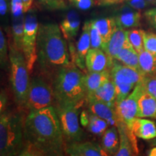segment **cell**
Masks as SVG:
<instances>
[{"instance_id":"17","label":"cell","mask_w":156,"mask_h":156,"mask_svg":"<svg viewBox=\"0 0 156 156\" xmlns=\"http://www.w3.org/2000/svg\"><path fill=\"white\" fill-rule=\"evenodd\" d=\"M80 23V17L77 11L72 9L65 15L59 27L66 40L72 41L77 36Z\"/></svg>"},{"instance_id":"25","label":"cell","mask_w":156,"mask_h":156,"mask_svg":"<svg viewBox=\"0 0 156 156\" xmlns=\"http://www.w3.org/2000/svg\"><path fill=\"white\" fill-rule=\"evenodd\" d=\"M93 23L102 38L103 48L105 45L110 40L111 37L117 27L115 18L114 17H105V18L93 20Z\"/></svg>"},{"instance_id":"22","label":"cell","mask_w":156,"mask_h":156,"mask_svg":"<svg viewBox=\"0 0 156 156\" xmlns=\"http://www.w3.org/2000/svg\"><path fill=\"white\" fill-rule=\"evenodd\" d=\"M115 60L120 62L121 64H124V65L133 68V69L140 71V73H142L140 66L139 54L136 51L133 46L129 42L128 38L125 44H124V47L121 50L119 54H118Z\"/></svg>"},{"instance_id":"42","label":"cell","mask_w":156,"mask_h":156,"mask_svg":"<svg viewBox=\"0 0 156 156\" xmlns=\"http://www.w3.org/2000/svg\"><path fill=\"white\" fill-rule=\"evenodd\" d=\"M33 2L34 0H23V12L26 14L31 9L32 7Z\"/></svg>"},{"instance_id":"45","label":"cell","mask_w":156,"mask_h":156,"mask_svg":"<svg viewBox=\"0 0 156 156\" xmlns=\"http://www.w3.org/2000/svg\"><path fill=\"white\" fill-rule=\"evenodd\" d=\"M155 124H156V123H155ZM151 145L154 146V147H155V146H156V138H155V139L153 140V141L151 142Z\"/></svg>"},{"instance_id":"6","label":"cell","mask_w":156,"mask_h":156,"mask_svg":"<svg viewBox=\"0 0 156 156\" xmlns=\"http://www.w3.org/2000/svg\"><path fill=\"white\" fill-rule=\"evenodd\" d=\"M110 72L111 77L116 87V103L125 99L145 75L133 68L114 62Z\"/></svg>"},{"instance_id":"28","label":"cell","mask_w":156,"mask_h":156,"mask_svg":"<svg viewBox=\"0 0 156 156\" xmlns=\"http://www.w3.org/2000/svg\"><path fill=\"white\" fill-rule=\"evenodd\" d=\"M108 126L109 124L106 121L90 113L89 114V121L86 127L92 134L95 135H103L108 128Z\"/></svg>"},{"instance_id":"35","label":"cell","mask_w":156,"mask_h":156,"mask_svg":"<svg viewBox=\"0 0 156 156\" xmlns=\"http://www.w3.org/2000/svg\"><path fill=\"white\" fill-rule=\"evenodd\" d=\"M71 5L80 10H88L95 5L94 0H68Z\"/></svg>"},{"instance_id":"34","label":"cell","mask_w":156,"mask_h":156,"mask_svg":"<svg viewBox=\"0 0 156 156\" xmlns=\"http://www.w3.org/2000/svg\"><path fill=\"white\" fill-rule=\"evenodd\" d=\"M39 3L46 9L50 10L66 8V4L64 1L59 0H38Z\"/></svg>"},{"instance_id":"40","label":"cell","mask_w":156,"mask_h":156,"mask_svg":"<svg viewBox=\"0 0 156 156\" xmlns=\"http://www.w3.org/2000/svg\"><path fill=\"white\" fill-rule=\"evenodd\" d=\"M11 6V1L9 0H0V15L3 17L7 15L8 8Z\"/></svg>"},{"instance_id":"2","label":"cell","mask_w":156,"mask_h":156,"mask_svg":"<svg viewBox=\"0 0 156 156\" xmlns=\"http://www.w3.org/2000/svg\"><path fill=\"white\" fill-rule=\"evenodd\" d=\"M69 46L56 23L39 25L37 38V61L46 73H53L73 63Z\"/></svg>"},{"instance_id":"7","label":"cell","mask_w":156,"mask_h":156,"mask_svg":"<svg viewBox=\"0 0 156 156\" xmlns=\"http://www.w3.org/2000/svg\"><path fill=\"white\" fill-rule=\"evenodd\" d=\"M55 97L52 85L40 76L31 78L25 106L29 112L52 106Z\"/></svg>"},{"instance_id":"19","label":"cell","mask_w":156,"mask_h":156,"mask_svg":"<svg viewBox=\"0 0 156 156\" xmlns=\"http://www.w3.org/2000/svg\"><path fill=\"white\" fill-rule=\"evenodd\" d=\"M131 132L140 139L154 140L156 138V124L151 120L136 117L132 124Z\"/></svg>"},{"instance_id":"12","label":"cell","mask_w":156,"mask_h":156,"mask_svg":"<svg viewBox=\"0 0 156 156\" xmlns=\"http://www.w3.org/2000/svg\"><path fill=\"white\" fill-rule=\"evenodd\" d=\"M114 64L112 59L102 49L90 48L85 58L87 73H101L110 70Z\"/></svg>"},{"instance_id":"18","label":"cell","mask_w":156,"mask_h":156,"mask_svg":"<svg viewBox=\"0 0 156 156\" xmlns=\"http://www.w3.org/2000/svg\"><path fill=\"white\" fill-rule=\"evenodd\" d=\"M141 17L140 11L135 10L126 5L122 6L120 13L114 18L117 27L126 29L139 26Z\"/></svg>"},{"instance_id":"26","label":"cell","mask_w":156,"mask_h":156,"mask_svg":"<svg viewBox=\"0 0 156 156\" xmlns=\"http://www.w3.org/2000/svg\"><path fill=\"white\" fill-rule=\"evenodd\" d=\"M25 15L24 14L18 17H12V34L13 38V46L16 49L22 51L23 40L24 36Z\"/></svg>"},{"instance_id":"32","label":"cell","mask_w":156,"mask_h":156,"mask_svg":"<svg viewBox=\"0 0 156 156\" xmlns=\"http://www.w3.org/2000/svg\"><path fill=\"white\" fill-rule=\"evenodd\" d=\"M8 61V46L2 28L0 30V62L2 67H5Z\"/></svg>"},{"instance_id":"10","label":"cell","mask_w":156,"mask_h":156,"mask_svg":"<svg viewBox=\"0 0 156 156\" xmlns=\"http://www.w3.org/2000/svg\"><path fill=\"white\" fill-rule=\"evenodd\" d=\"M143 90L141 83L136 85L132 92L120 102L116 103L115 110L119 121L122 122L126 126L129 132L132 133L131 129L132 124L137 114V102L140 95Z\"/></svg>"},{"instance_id":"48","label":"cell","mask_w":156,"mask_h":156,"mask_svg":"<svg viewBox=\"0 0 156 156\" xmlns=\"http://www.w3.org/2000/svg\"><path fill=\"white\" fill-rule=\"evenodd\" d=\"M59 1H64V0H59Z\"/></svg>"},{"instance_id":"27","label":"cell","mask_w":156,"mask_h":156,"mask_svg":"<svg viewBox=\"0 0 156 156\" xmlns=\"http://www.w3.org/2000/svg\"><path fill=\"white\" fill-rule=\"evenodd\" d=\"M140 66L142 73L156 74V54L144 49L139 53Z\"/></svg>"},{"instance_id":"11","label":"cell","mask_w":156,"mask_h":156,"mask_svg":"<svg viewBox=\"0 0 156 156\" xmlns=\"http://www.w3.org/2000/svg\"><path fill=\"white\" fill-rule=\"evenodd\" d=\"M90 23L91 20L85 22L83 28L82 34L76 46H74L73 45L72 46V44H70L69 47L72 62L83 71L86 69L85 58L91 48L90 34Z\"/></svg>"},{"instance_id":"8","label":"cell","mask_w":156,"mask_h":156,"mask_svg":"<svg viewBox=\"0 0 156 156\" xmlns=\"http://www.w3.org/2000/svg\"><path fill=\"white\" fill-rule=\"evenodd\" d=\"M64 140L67 144L82 142L84 133L80 125V108L73 106H61L56 105Z\"/></svg>"},{"instance_id":"37","label":"cell","mask_w":156,"mask_h":156,"mask_svg":"<svg viewBox=\"0 0 156 156\" xmlns=\"http://www.w3.org/2000/svg\"><path fill=\"white\" fill-rule=\"evenodd\" d=\"M126 5L137 11L145 9L151 4V2H149L147 0H126Z\"/></svg>"},{"instance_id":"16","label":"cell","mask_w":156,"mask_h":156,"mask_svg":"<svg viewBox=\"0 0 156 156\" xmlns=\"http://www.w3.org/2000/svg\"><path fill=\"white\" fill-rule=\"evenodd\" d=\"M128 30L116 27L110 40L105 45L103 50L112 59H116L127 40Z\"/></svg>"},{"instance_id":"44","label":"cell","mask_w":156,"mask_h":156,"mask_svg":"<svg viewBox=\"0 0 156 156\" xmlns=\"http://www.w3.org/2000/svg\"><path fill=\"white\" fill-rule=\"evenodd\" d=\"M148 156H156V146L153 147L151 151H149Z\"/></svg>"},{"instance_id":"21","label":"cell","mask_w":156,"mask_h":156,"mask_svg":"<svg viewBox=\"0 0 156 156\" xmlns=\"http://www.w3.org/2000/svg\"><path fill=\"white\" fill-rule=\"evenodd\" d=\"M86 98H93L101 101L109 106L115 108L116 100V87L112 77L106 81L92 96L87 97Z\"/></svg>"},{"instance_id":"30","label":"cell","mask_w":156,"mask_h":156,"mask_svg":"<svg viewBox=\"0 0 156 156\" xmlns=\"http://www.w3.org/2000/svg\"><path fill=\"white\" fill-rule=\"evenodd\" d=\"M142 88L156 99V74H147L141 82Z\"/></svg>"},{"instance_id":"36","label":"cell","mask_w":156,"mask_h":156,"mask_svg":"<svg viewBox=\"0 0 156 156\" xmlns=\"http://www.w3.org/2000/svg\"><path fill=\"white\" fill-rule=\"evenodd\" d=\"M10 9L12 17H18L20 15L25 14L23 12V0H11Z\"/></svg>"},{"instance_id":"15","label":"cell","mask_w":156,"mask_h":156,"mask_svg":"<svg viewBox=\"0 0 156 156\" xmlns=\"http://www.w3.org/2000/svg\"><path fill=\"white\" fill-rule=\"evenodd\" d=\"M120 136V144L118 151L114 156H134L138 154L136 136L132 135L126 126L122 122L119 121L117 125Z\"/></svg>"},{"instance_id":"38","label":"cell","mask_w":156,"mask_h":156,"mask_svg":"<svg viewBox=\"0 0 156 156\" xmlns=\"http://www.w3.org/2000/svg\"><path fill=\"white\" fill-rule=\"evenodd\" d=\"M145 17L148 23L156 30V8L146 10L145 12Z\"/></svg>"},{"instance_id":"3","label":"cell","mask_w":156,"mask_h":156,"mask_svg":"<svg viewBox=\"0 0 156 156\" xmlns=\"http://www.w3.org/2000/svg\"><path fill=\"white\" fill-rule=\"evenodd\" d=\"M85 75L74 64L56 71L52 83L56 105L80 108L87 97Z\"/></svg>"},{"instance_id":"4","label":"cell","mask_w":156,"mask_h":156,"mask_svg":"<svg viewBox=\"0 0 156 156\" xmlns=\"http://www.w3.org/2000/svg\"><path fill=\"white\" fill-rule=\"evenodd\" d=\"M25 120L17 112L7 110L0 116V156H17L25 146Z\"/></svg>"},{"instance_id":"14","label":"cell","mask_w":156,"mask_h":156,"mask_svg":"<svg viewBox=\"0 0 156 156\" xmlns=\"http://www.w3.org/2000/svg\"><path fill=\"white\" fill-rule=\"evenodd\" d=\"M86 103L87 109L90 114L106 121L109 126H117L118 125L119 119L115 108L93 98H86Z\"/></svg>"},{"instance_id":"1","label":"cell","mask_w":156,"mask_h":156,"mask_svg":"<svg viewBox=\"0 0 156 156\" xmlns=\"http://www.w3.org/2000/svg\"><path fill=\"white\" fill-rule=\"evenodd\" d=\"M25 136L27 145L44 156H64V140L54 106L29 112L25 119Z\"/></svg>"},{"instance_id":"29","label":"cell","mask_w":156,"mask_h":156,"mask_svg":"<svg viewBox=\"0 0 156 156\" xmlns=\"http://www.w3.org/2000/svg\"><path fill=\"white\" fill-rule=\"evenodd\" d=\"M143 32L144 30L137 29L128 30L127 38L129 42L131 44L138 54L144 50Z\"/></svg>"},{"instance_id":"39","label":"cell","mask_w":156,"mask_h":156,"mask_svg":"<svg viewBox=\"0 0 156 156\" xmlns=\"http://www.w3.org/2000/svg\"><path fill=\"white\" fill-rule=\"evenodd\" d=\"M17 156H44L41 153L37 151L32 146L28 145L25 146L23 151Z\"/></svg>"},{"instance_id":"23","label":"cell","mask_w":156,"mask_h":156,"mask_svg":"<svg viewBox=\"0 0 156 156\" xmlns=\"http://www.w3.org/2000/svg\"><path fill=\"white\" fill-rule=\"evenodd\" d=\"M110 78V70H106L101 73H87L85 75L87 97L92 96Z\"/></svg>"},{"instance_id":"46","label":"cell","mask_w":156,"mask_h":156,"mask_svg":"<svg viewBox=\"0 0 156 156\" xmlns=\"http://www.w3.org/2000/svg\"><path fill=\"white\" fill-rule=\"evenodd\" d=\"M147 1H148L151 3H156V0H147Z\"/></svg>"},{"instance_id":"24","label":"cell","mask_w":156,"mask_h":156,"mask_svg":"<svg viewBox=\"0 0 156 156\" xmlns=\"http://www.w3.org/2000/svg\"><path fill=\"white\" fill-rule=\"evenodd\" d=\"M120 136L117 126H110L102 135L101 146L109 156H114L118 151Z\"/></svg>"},{"instance_id":"31","label":"cell","mask_w":156,"mask_h":156,"mask_svg":"<svg viewBox=\"0 0 156 156\" xmlns=\"http://www.w3.org/2000/svg\"><path fill=\"white\" fill-rule=\"evenodd\" d=\"M144 49L151 54H156V34L152 32H143Z\"/></svg>"},{"instance_id":"20","label":"cell","mask_w":156,"mask_h":156,"mask_svg":"<svg viewBox=\"0 0 156 156\" xmlns=\"http://www.w3.org/2000/svg\"><path fill=\"white\" fill-rule=\"evenodd\" d=\"M136 117L156 119V99L144 90L138 99Z\"/></svg>"},{"instance_id":"5","label":"cell","mask_w":156,"mask_h":156,"mask_svg":"<svg viewBox=\"0 0 156 156\" xmlns=\"http://www.w3.org/2000/svg\"><path fill=\"white\" fill-rule=\"evenodd\" d=\"M10 83L15 101L20 107L25 106L30 85L29 70L23 51L9 47V54Z\"/></svg>"},{"instance_id":"47","label":"cell","mask_w":156,"mask_h":156,"mask_svg":"<svg viewBox=\"0 0 156 156\" xmlns=\"http://www.w3.org/2000/svg\"><path fill=\"white\" fill-rule=\"evenodd\" d=\"M99 1H100V0H95V2L96 3V4H98V2Z\"/></svg>"},{"instance_id":"13","label":"cell","mask_w":156,"mask_h":156,"mask_svg":"<svg viewBox=\"0 0 156 156\" xmlns=\"http://www.w3.org/2000/svg\"><path fill=\"white\" fill-rule=\"evenodd\" d=\"M65 152L69 156H109L102 146L90 141L67 144Z\"/></svg>"},{"instance_id":"41","label":"cell","mask_w":156,"mask_h":156,"mask_svg":"<svg viewBox=\"0 0 156 156\" xmlns=\"http://www.w3.org/2000/svg\"><path fill=\"white\" fill-rule=\"evenodd\" d=\"M7 105V96L4 91L1 92V101H0V112L2 113L6 111Z\"/></svg>"},{"instance_id":"33","label":"cell","mask_w":156,"mask_h":156,"mask_svg":"<svg viewBox=\"0 0 156 156\" xmlns=\"http://www.w3.org/2000/svg\"><path fill=\"white\" fill-rule=\"evenodd\" d=\"M90 42L91 48L94 49H102L103 43L102 38L96 28L93 25V20H91L90 28Z\"/></svg>"},{"instance_id":"43","label":"cell","mask_w":156,"mask_h":156,"mask_svg":"<svg viewBox=\"0 0 156 156\" xmlns=\"http://www.w3.org/2000/svg\"><path fill=\"white\" fill-rule=\"evenodd\" d=\"M123 1H125V0H100V1L98 2L97 5H112V4L121 3Z\"/></svg>"},{"instance_id":"9","label":"cell","mask_w":156,"mask_h":156,"mask_svg":"<svg viewBox=\"0 0 156 156\" xmlns=\"http://www.w3.org/2000/svg\"><path fill=\"white\" fill-rule=\"evenodd\" d=\"M39 23L35 9H30L25 15L24 36L22 51L26 60L29 73L32 72L37 61V38Z\"/></svg>"}]
</instances>
